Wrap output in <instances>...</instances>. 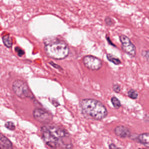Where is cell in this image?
Instances as JSON below:
<instances>
[{
    "instance_id": "2",
    "label": "cell",
    "mask_w": 149,
    "mask_h": 149,
    "mask_svg": "<svg viewBox=\"0 0 149 149\" xmlns=\"http://www.w3.org/2000/svg\"><path fill=\"white\" fill-rule=\"evenodd\" d=\"M46 54L53 59L63 60L69 54V48L67 43L56 38L46 39L44 41Z\"/></svg>"
},
{
    "instance_id": "20",
    "label": "cell",
    "mask_w": 149,
    "mask_h": 149,
    "mask_svg": "<svg viewBox=\"0 0 149 149\" xmlns=\"http://www.w3.org/2000/svg\"><path fill=\"white\" fill-rule=\"evenodd\" d=\"M49 64L53 66L54 68H55L57 69L60 70H62L63 69L61 66L58 65V64H56L54 63L53 62H50L49 63Z\"/></svg>"
},
{
    "instance_id": "16",
    "label": "cell",
    "mask_w": 149,
    "mask_h": 149,
    "mask_svg": "<svg viewBox=\"0 0 149 149\" xmlns=\"http://www.w3.org/2000/svg\"><path fill=\"white\" fill-rule=\"evenodd\" d=\"M5 126H6V128H7L8 129L10 130H15V125L13 122H11V121H9V122L6 123L5 124Z\"/></svg>"
},
{
    "instance_id": "24",
    "label": "cell",
    "mask_w": 149,
    "mask_h": 149,
    "mask_svg": "<svg viewBox=\"0 0 149 149\" xmlns=\"http://www.w3.org/2000/svg\"><path fill=\"white\" fill-rule=\"evenodd\" d=\"M139 149H146V148H139Z\"/></svg>"
},
{
    "instance_id": "1",
    "label": "cell",
    "mask_w": 149,
    "mask_h": 149,
    "mask_svg": "<svg viewBox=\"0 0 149 149\" xmlns=\"http://www.w3.org/2000/svg\"><path fill=\"white\" fill-rule=\"evenodd\" d=\"M79 106L82 114L87 118L101 120L108 115V111L105 106L101 102L95 99H82L80 101Z\"/></svg>"
},
{
    "instance_id": "6",
    "label": "cell",
    "mask_w": 149,
    "mask_h": 149,
    "mask_svg": "<svg viewBox=\"0 0 149 149\" xmlns=\"http://www.w3.org/2000/svg\"><path fill=\"white\" fill-rule=\"evenodd\" d=\"M33 116L36 120L42 123H49L52 119V116L51 114L40 108L34 110Z\"/></svg>"
},
{
    "instance_id": "9",
    "label": "cell",
    "mask_w": 149,
    "mask_h": 149,
    "mask_svg": "<svg viewBox=\"0 0 149 149\" xmlns=\"http://www.w3.org/2000/svg\"><path fill=\"white\" fill-rule=\"evenodd\" d=\"M114 132L116 136L121 138L130 137L131 135L130 129L126 126L123 125L117 126L114 130Z\"/></svg>"
},
{
    "instance_id": "18",
    "label": "cell",
    "mask_w": 149,
    "mask_h": 149,
    "mask_svg": "<svg viewBox=\"0 0 149 149\" xmlns=\"http://www.w3.org/2000/svg\"><path fill=\"white\" fill-rule=\"evenodd\" d=\"M15 51L17 53L18 56H19V57L22 56L25 54V52H24V50H22L19 47H16L15 48Z\"/></svg>"
},
{
    "instance_id": "10",
    "label": "cell",
    "mask_w": 149,
    "mask_h": 149,
    "mask_svg": "<svg viewBox=\"0 0 149 149\" xmlns=\"http://www.w3.org/2000/svg\"><path fill=\"white\" fill-rule=\"evenodd\" d=\"M13 145L7 137L0 133V148L3 149H12Z\"/></svg>"
},
{
    "instance_id": "11",
    "label": "cell",
    "mask_w": 149,
    "mask_h": 149,
    "mask_svg": "<svg viewBox=\"0 0 149 149\" xmlns=\"http://www.w3.org/2000/svg\"><path fill=\"white\" fill-rule=\"evenodd\" d=\"M136 140L146 147H149V135L148 132L142 133L136 137Z\"/></svg>"
},
{
    "instance_id": "7",
    "label": "cell",
    "mask_w": 149,
    "mask_h": 149,
    "mask_svg": "<svg viewBox=\"0 0 149 149\" xmlns=\"http://www.w3.org/2000/svg\"><path fill=\"white\" fill-rule=\"evenodd\" d=\"M42 138L47 145L52 148H56L60 145V139L54 136L52 134L46 130H42Z\"/></svg>"
},
{
    "instance_id": "14",
    "label": "cell",
    "mask_w": 149,
    "mask_h": 149,
    "mask_svg": "<svg viewBox=\"0 0 149 149\" xmlns=\"http://www.w3.org/2000/svg\"><path fill=\"white\" fill-rule=\"evenodd\" d=\"M111 103L115 109H119L122 106L121 102L119 101V99H118L116 97H112L111 99Z\"/></svg>"
},
{
    "instance_id": "23",
    "label": "cell",
    "mask_w": 149,
    "mask_h": 149,
    "mask_svg": "<svg viewBox=\"0 0 149 149\" xmlns=\"http://www.w3.org/2000/svg\"><path fill=\"white\" fill-rule=\"evenodd\" d=\"M115 149H123V148H121V147H118L117 146L116 148Z\"/></svg>"
},
{
    "instance_id": "21",
    "label": "cell",
    "mask_w": 149,
    "mask_h": 149,
    "mask_svg": "<svg viewBox=\"0 0 149 149\" xmlns=\"http://www.w3.org/2000/svg\"><path fill=\"white\" fill-rule=\"evenodd\" d=\"M142 54H143V56H144V57H145V58H146V60L148 61V51H145L144 52H143V53H142Z\"/></svg>"
},
{
    "instance_id": "17",
    "label": "cell",
    "mask_w": 149,
    "mask_h": 149,
    "mask_svg": "<svg viewBox=\"0 0 149 149\" xmlns=\"http://www.w3.org/2000/svg\"><path fill=\"white\" fill-rule=\"evenodd\" d=\"M105 24L109 26H111L114 24V21L111 18L109 17H107L104 19Z\"/></svg>"
},
{
    "instance_id": "8",
    "label": "cell",
    "mask_w": 149,
    "mask_h": 149,
    "mask_svg": "<svg viewBox=\"0 0 149 149\" xmlns=\"http://www.w3.org/2000/svg\"><path fill=\"white\" fill-rule=\"evenodd\" d=\"M42 130L47 131L54 136L59 139L65 137L67 135V132L65 130L55 125H46L42 128Z\"/></svg>"
},
{
    "instance_id": "19",
    "label": "cell",
    "mask_w": 149,
    "mask_h": 149,
    "mask_svg": "<svg viewBox=\"0 0 149 149\" xmlns=\"http://www.w3.org/2000/svg\"><path fill=\"white\" fill-rule=\"evenodd\" d=\"M112 89L114 92L118 93L121 91V88L118 84H114L112 86Z\"/></svg>"
},
{
    "instance_id": "4",
    "label": "cell",
    "mask_w": 149,
    "mask_h": 149,
    "mask_svg": "<svg viewBox=\"0 0 149 149\" xmlns=\"http://www.w3.org/2000/svg\"><path fill=\"white\" fill-rule=\"evenodd\" d=\"M82 61L85 67L90 70H99L102 66V60L94 56H85Z\"/></svg>"
},
{
    "instance_id": "3",
    "label": "cell",
    "mask_w": 149,
    "mask_h": 149,
    "mask_svg": "<svg viewBox=\"0 0 149 149\" xmlns=\"http://www.w3.org/2000/svg\"><path fill=\"white\" fill-rule=\"evenodd\" d=\"M12 88L15 95L20 98L25 99L33 97L27 83L23 80H15L13 83Z\"/></svg>"
},
{
    "instance_id": "22",
    "label": "cell",
    "mask_w": 149,
    "mask_h": 149,
    "mask_svg": "<svg viewBox=\"0 0 149 149\" xmlns=\"http://www.w3.org/2000/svg\"><path fill=\"white\" fill-rule=\"evenodd\" d=\"M109 37H107V40L109 42H110V40L109 39ZM110 44H111V45H113V46H115V45H114V44H113V43H111V42H110Z\"/></svg>"
},
{
    "instance_id": "15",
    "label": "cell",
    "mask_w": 149,
    "mask_h": 149,
    "mask_svg": "<svg viewBox=\"0 0 149 149\" xmlns=\"http://www.w3.org/2000/svg\"><path fill=\"white\" fill-rule=\"evenodd\" d=\"M139 94L137 91L135 90L132 89L128 91V96L130 98L132 99H137L138 97Z\"/></svg>"
},
{
    "instance_id": "12",
    "label": "cell",
    "mask_w": 149,
    "mask_h": 149,
    "mask_svg": "<svg viewBox=\"0 0 149 149\" xmlns=\"http://www.w3.org/2000/svg\"><path fill=\"white\" fill-rule=\"evenodd\" d=\"M2 41L3 43L7 47L11 48L13 46V39L8 35L4 36L2 37Z\"/></svg>"
},
{
    "instance_id": "13",
    "label": "cell",
    "mask_w": 149,
    "mask_h": 149,
    "mask_svg": "<svg viewBox=\"0 0 149 149\" xmlns=\"http://www.w3.org/2000/svg\"><path fill=\"white\" fill-rule=\"evenodd\" d=\"M107 58L109 61L111 62L115 65H119L121 63V61L118 57L111 54H107Z\"/></svg>"
},
{
    "instance_id": "5",
    "label": "cell",
    "mask_w": 149,
    "mask_h": 149,
    "mask_svg": "<svg viewBox=\"0 0 149 149\" xmlns=\"http://www.w3.org/2000/svg\"><path fill=\"white\" fill-rule=\"evenodd\" d=\"M119 40L123 51L132 57H134L136 54V48L130 38L126 36L121 35L119 36Z\"/></svg>"
}]
</instances>
